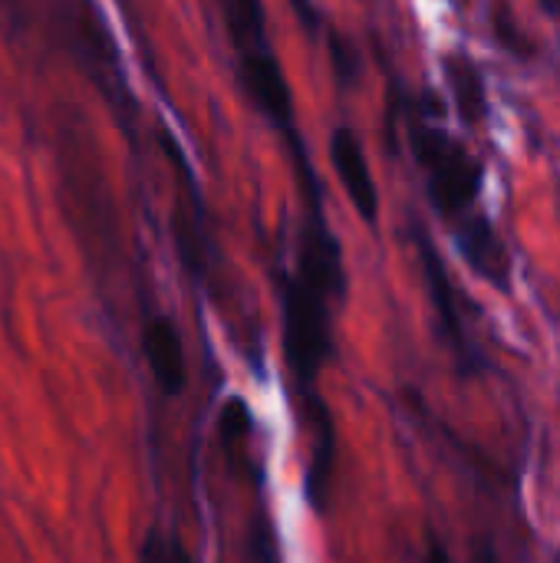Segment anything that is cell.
I'll use <instances>...</instances> for the list:
<instances>
[{
  "label": "cell",
  "mask_w": 560,
  "mask_h": 563,
  "mask_svg": "<svg viewBox=\"0 0 560 563\" xmlns=\"http://www.w3.org/2000/svg\"><path fill=\"white\" fill-rule=\"evenodd\" d=\"M409 139H413V152L426 172V185H429V198L436 205V211L446 221H459L472 211L475 198L482 195V181H485V168L479 158H472V152L452 139L442 125L416 115L409 122Z\"/></svg>",
  "instance_id": "1"
},
{
  "label": "cell",
  "mask_w": 560,
  "mask_h": 563,
  "mask_svg": "<svg viewBox=\"0 0 560 563\" xmlns=\"http://www.w3.org/2000/svg\"><path fill=\"white\" fill-rule=\"evenodd\" d=\"M327 303L330 297L314 287L307 277H294L287 284L284 300V340L294 379L310 386L330 353V330H327Z\"/></svg>",
  "instance_id": "2"
},
{
  "label": "cell",
  "mask_w": 560,
  "mask_h": 563,
  "mask_svg": "<svg viewBox=\"0 0 560 563\" xmlns=\"http://www.w3.org/2000/svg\"><path fill=\"white\" fill-rule=\"evenodd\" d=\"M419 257H422V271H426V284H429V297H432V307L439 313V330H442V340L449 343L455 363H459V373L462 376H475L479 369H485V360L479 353V346L472 343L465 323H462V313H459V300H455V287L449 280V271L439 257V251L432 247L429 238L419 234Z\"/></svg>",
  "instance_id": "3"
},
{
  "label": "cell",
  "mask_w": 560,
  "mask_h": 563,
  "mask_svg": "<svg viewBox=\"0 0 560 563\" xmlns=\"http://www.w3.org/2000/svg\"><path fill=\"white\" fill-rule=\"evenodd\" d=\"M241 63H238V76L241 86L248 92V99L281 129L290 132L294 125V102H290V86L284 79L281 63L274 59L271 46H251V49H238Z\"/></svg>",
  "instance_id": "4"
},
{
  "label": "cell",
  "mask_w": 560,
  "mask_h": 563,
  "mask_svg": "<svg viewBox=\"0 0 560 563\" xmlns=\"http://www.w3.org/2000/svg\"><path fill=\"white\" fill-rule=\"evenodd\" d=\"M455 244L465 264L488 280L495 290L512 294V257L505 241L498 238L495 224L485 214H465L455 221Z\"/></svg>",
  "instance_id": "5"
},
{
  "label": "cell",
  "mask_w": 560,
  "mask_h": 563,
  "mask_svg": "<svg viewBox=\"0 0 560 563\" xmlns=\"http://www.w3.org/2000/svg\"><path fill=\"white\" fill-rule=\"evenodd\" d=\"M330 162L347 188V198L353 201L356 214L366 221V224H376L380 221V191H376V181H373V172H370V162H366V152L356 139V132L350 125H337L333 135H330Z\"/></svg>",
  "instance_id": "6"
},
{
  "label": "cell",
  "mask_w": 560,
  "mask_h": 563,
  "mask_svg": "<svg viewBox=\"0 0 560 563\" xmlns=\"http://www.w3.org/2000/svg\"><path fill=\"white\" fill-rule=\"evenodd\" d=\"M145 360L162 393L178 396L185 389V343L168 317H152L145 327Z\"/></svg>",
  "instance_id": "7"
},
{
  "label": "cell",
  "mask_w": 560,
  "mask_h": 563,
  "mask_svg": "<svg viewBox=\"0 0 560 563\" xmlns=\"http://www.w3.org/2000/svg\"><path fill=\"white\" fill-rule=\"evenodd\" d=\"M442 69H446V82L452 89L459 119L469 129H479L488 119V92H485L482 69L475 66V59L469 53H449L442 59Z\"/></svg>",
  "instance_id": "8"
},
{
  "label": "cell",
  "mask_w": 560,
  "mask_h": 563,
  "mask_svg": "<svg viewBox=\"0 0 560 563\" xmlns=\"http://www.w3.org/2000/svg\"><path fill=\"white\" fill-rule=\"evenodd\" d=\"M221 3V16L228 23V33L234 40L238 49H251V46H264V3L261 0H218Z\"/></svg>",
  "instance_id": "9"
},
{
  "label": "cell",
  "mask_w": 560,
  "mask_h": 563,
  "mask_svg": "<svg viewBox=\"0 0 560 563\" xmlns=\"http://www.w3.org/2000/svg\"><path fill=\"white\" fill-rule=\"evenodd\" d=\"M221 435L231 449L238 445H248L251 439V412H248V402L244 399H231L221 412Z\"/></svg>",
  "instance_id": "10"
},
{
  "label": "cell",
  "mask_w": 560,
  "mask_h": 563,
  "mask_svg": "<svg viewBox=\"0 0 560 563\" xmlns=\"http://www.w3.org/2000/svg\"><path fill=\"white\" fill-rule=\"evenodd\" d=\"M495 33H498V40L508 46V53H515V56H521V59L531 56V43L521 36V30H515V23H512L505 3H498V10H495Z\"/></svg>",
  "instance_id": "11"
},
{
  "label": "cell",
  "mask_w": 560,
  "mask_h": 563,
  "mask_svg": "<svg viewBox=\"0 0 560 563\" xmlns=\"http://www.w3.org/2000/svg\"><path fill=\"white\" fill-rule=\"evenodd\" d=\"M142 563H195L178 544L158 538V534H149L145 544H142Z\"/></svg>",
  "instance_id": "12"
},
{
  "label": "cell",
  "mask_w": 560,
  "mask_h": 563,
  "mask_svg": "<svg viewBox=\"0 0 560 563\" xmlns=\"http://www.w3.org/2000/svg\"><path fill=\"white\" fill-rule=\"evenodd\" d=\"M426 563H452L449 561V551H446V544H442L439 538H432V541H429V554H426Z\"/></svg>",
  "instance_id": "13"
},
{
  "label": "cell",
  "mask_w": 560,
  "mask_h": 563,
  "mask_svg": "<svg viewBox=\"0 0 560 563\" xmlns=\"http://www.w3.org/2000/svg\"><path fill=\"white\" fill-rule=\"evenodd\" d=\"M538 3L545 7L548 16H560V0H538Z\"/></svg>",
  "instance_id": "14"
},
{
  "label": "cell",
  "mask_w": 560,
  "mask_h": 563,
  "mask_svg": "<svg viewBox=\"0 0 560 563\" xmlns=\"http://www.w3.org/2000/svg\"><path fill=\"white\" fill-rule=\"evenodd\" d=\"M482 563H498V558H495V551H492V548H482Z\"/></svg>",
  "instance_id": "15"
},
{
  "label": "cell",
  "mask_w": 560,
  "mask_h": 563,
  "mask_svg": "<svg viewBox=\"0 0 560 563\" xmlns=\"http://www.w3.org/2000/svg\"><path fill=\"white\" fill-rule=\"evenodd\" d=\"M558 563H560V558H558Z\"/></svg>",
  "instance_id": "16"
}]
</instances>
